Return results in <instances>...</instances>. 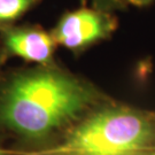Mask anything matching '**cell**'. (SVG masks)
Wrapping results in <instances>:
<instances>
[{
    "instance_id": "cell-1",
    "label": "cell",
    "mask_w": 155,
    "mask_h": 155,
    "mask_svg": "<svg viewBox=\"0 0 155 155\" xmlns=\"http://www.w3.org/2000/svg\"><path fill=\"white\" fill-rule=\"evenodd\" d=\"M104 104L92 84L54 64L17 70L0 81V132L41 147Z\"/></svg>"
},
{
    "instance_id": "cell-2",
    "label": "cell",
    "mask_w": 155,
    "mask_h": 155,
    "mask_svg": "<svg viewBox=\"0 0 155 155\" xmlns=\"http://www.w3.org/2000/svg\"><path fill=\"white\" fill-rule=\"evenodd\" d=\"M155 144V116L104 104L89 113L52 150L55 155H144Z\"/></svg>"
},
{
    "instance_id": "cell-3",
    "label": "cell",
    "mask_w": 155,
    "mask_h": 155,
    "mask_svg": "<svg viewBox=\"0 0 155 155\" xmlns=\"http://www.w3.org/2000/svg\"><path fill=\"white\" fill-rule=\"evenodd\" d=\"M116 28L117 18L114 13L91 6L62 14L51 35L56 45L79 53L101 40L108 39Z\"/></svg>"
},
{
    "instance_id": "cell-4",
    "label": "cell",
    "mask_w": 155,
    "mask_h": 155,
    "mask_svg": "<svg viewBox=\"0 0 155 155\" xmlns=\"http://www.w3.org/2000/svg\"><path fill=\"white\" fill-rule=\"evenodd\" d=\"M0 44L6 56H17L38 66L54 62L56 43L51 32L38 25L15 24L0 30Z\"/></svg>"
},
{
    "instance_id": "cell-5",
    "label": "cell",
    "mask_w": 155,
    "mask_h": 155,
    "mask_svg": "<svg viewBox=\"0 0 155 155\" xmlns=\"http://www.w3.org/2000/svg\"><path fill=\"white\" fill-rule=\"evenodd\" d=\"M43 0H0V30L15 25Z\"/></svg>"
},
{
    "instance_id": "cell-6",
    "label": "cell",
    "mask_w": 155,
    "mask_h": 155,
    "mask_svg": "<svg viewBox=\"0 0 155 155\" xmlns=\"http://www.w3.org/2000/svg\"><path fill=\"white\" fill-rule=\"evenodd\" d=\"M89 1L94 8L109 13H115L116 11L123 9L129 5V0H89Z\"/></svg>"
},
{
    "instance_id": "cell-7",
    "label": "cell",
    "mask_w": 155,
    "mask_h": 155,
    "mask_svg": "<svg viewBox=\"0 0 155 155\" xmlns=\"http://www.w3.org/2000/svg\"><path fill=\"white\" fill-rule=\"evenodd\" d=\"M153 1L154 0H129V5L143 8V7H146V6H150Z\"/></svg>"
},
{
    "instance_id": "cell-8",
    "label": "cell",
    "mask_w": 155,
    "mask_h": 155,
    "mask_svg": "<svg viewBox=\"0 0 155 155\" xmlns=\"http://www.w3.org/2000/svg\"><path fill=\"white\" fill-rule=\"evenodd\" d=\"M6 58H7V56H6L5 52H4L2 47H1V44H0V81H1V67L4 64Z\"/></svg>"
},
{
    "instance_id": "cell-9",
    "label": "cell",
    "mask_w": 155,
    "mask_h": 155,
    "mask_svg": "<svg viewBox=\"0 0 155 155\" xmlns=\"http://www.w3.org/2000/svg\"><path fill=\"white\" fill-rule=\"evenodd\" d=\"M24 155H55L53 153H50L47 150H43V152H31V153H27Z\"/></svg>"
},
{
    "instance_id": "cell-10",
    "label": "cell",
    "mask_w": 155,
    "mask_h": 155,
    "mask_svg": "<svg viewBox=\"0 0 155 155\" xmlns=\"http://www.w3.org/2000/svg\"><path fill=\"white\" fill-rule=\"evenodd\" d=\"M0 155H11L7 150H5L1 146H0Z\"/></svg>"
},
{
    "instance_id": "cell-11",
    "label": "cell",
    "mask_w": 155,
    "mask_h": 155,
    "mask_svg": "<svg viewBox=\"0 0 155 155\" xmlns=\"http://www.w3.org/2000/svg\"><path fill=\"white\" fill-rule=\"evenodd\" d=\"M144 155H155V148H152V150H150L148 152H146Z\"/></svg>"
}]
</instances>
